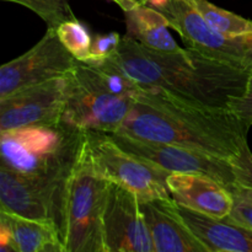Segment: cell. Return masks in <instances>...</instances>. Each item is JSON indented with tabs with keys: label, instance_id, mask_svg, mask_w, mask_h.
Returning a JSON list of instances; mask_svg holds the SVG:
<instances>
[{
	"label": "cell",
	"instance_id": "6da1fadb",
	"mask_svg": "<svg viewBox=\"0 0 252 252\" xmlns=\"http://www.w3.org/2000/svg\"><path fill=\"white\" fill-rule=\"evenodd\" d=\"M249 129L225 108L198 105L160 88H142L116 133L181 145L231 160L248 140Z\"/></svg>",
	"mask_w": 252,
	"mask_h": 252
},
{
	"label": "cell",
	"instance_id": "7a4b0ae2",
	"mask_svg": "<svg viewBox=\"0 0 252 252\" xmlns=\"http://www.w3.org/2000/svg\"><path fill=\"white\" fill-rule=\"evenodd\" d=\"M111 59L142 88H160L189 102L225 110L243 95L252 73L187 47L154 51L127 36Z\"/></svg>",
	"mask_w": 252,
	"mask_h": 252
},
{
	"label": "cell",
	"instance_id": "3957f363",
	"mask_svg": "<svg viewBox=\"0 0 252 252\" xmlns=\"http://www.w3.org/2000/svg\"><path fill=\"white\" fill-rule=\"evenodd\" d=\"M64 79L63 122L86 132L120 130L140 90L111 58L76 61Z\"/></svg>",
	"mask_w": 252,
	"mask_h": 252
},
{
	"label": "cell",
	"instance_id": "277c9868",
	"mask_svg": "<svg viewBox=\"0 0 252 252\" xmlns=\"http://www.w3.org/2000/svg\"><path fill=\"white\" fill-rule=\"evenodd\" d=\"M86 130L62 121L57 126H30L0 132L1 164L31 176L68 179Z\"/></svg>",
	"mask_w": 252,
	"mask_h": 252
},
{
	"label": "cell",
	"instance_id": "5b68a950",
	"mask_svg": "<svg viewBox=\"0 0 252 252\" xmlns=\"http://www.w3.org/2000/svg\"><path fill=\"white\" fill-rule=\"evenodd\" d=\"M108 186L94 167L85 135L66 189L65 252H105L102 216Z\"/></svg>",
	"mask_w": 252,
	"mask_h": 252
},
{
	"label": "cell",
	"instance_id": "8992f818",
	"mask_svg": "<svg viewBox=\"0 0 252 252\" xmlns=\"http://www.w3.org/2000/svg\"><path fill=\"white\" fill-rule=\"evenodd\" d=\"M144 4L164 15L187 48L252 71V34L229 37L219 33L204 20L193 0H145Z\"/></svg>",
	"mask_w": 252,
	"mask_h": 252
},
{
	"label": "cell",
	"instance_id": "52a82bcc",
	"mask_svg": "<svg viewBox=\"0 0 252 252\" xmlns=\"http://www.w3.org/2000/svg\"><path fill=\"white\" fill-rule=\"evenodd\" d=\"M86 147L96 171L107 181L134 192L139 202L171 198L170 172L126 152L108 133L86 132Z\"/></svg>",
	"mask_w": 252,
	"mask_h": 252
},
{
	"label": "cell",
	"instance_id": "ba28073f",
	"mask_svg": "<svg viewBox=\"0 0 252 252\" xmlns=\"http://www.w3.org/2000/svg\"><path fill=\"white\" fill-rule=\"evenodd\" d=\"M69 177L31 176L0 164V209L26 218L54 221L64 241Z\"/></svg>",
	"mask_w": 252,
	"mask_h": 252
},
{
	"label": "cell",
	"instance_id": "9c48e42d",
	"mask_svg": "<svg viewBox=\"0 0 252 252\" xmlns=\"http://www.w3.org/2000/svg\"><path fill=\"white\" fill-rule=\"evenodd\" d=\"M126 152L148 160L170 174H201L221 182L226 187L236 182L230 160L201 150L137 139L120 133H108Z\"/></svg>",
	"mask_w": 252,
	"mask_h": 252
},
{
	"label": "cell",
	"instance_id": "30bf717a",
	"mask_svg": "<svg viewBox=\"0 0 252 252\" xmlns=\"http://www.w3.org/2000/svg\"><path fill=\"white\" fill-rule=\"evenodd\" d=\"M75 63L76 59L63 46L56 29L48 27L44 36L31 49L2 64L0 98L29 86L63 78Z\"/></svg>",
	"mask_w": 252,
	"mask_h": 252
},
{
	"label": "cell",
	"instance_id": "8fae6325",
	"mask_svg": "<svg viewBox=\"0 0 252 252\" xmlns=\"http://www.w3.org/2000/svg\"><path fill=\"white\" fill-rule=\"evenodd\" d=\"M105 252H155L137 194L110 182L102 216Z\"/></svg>",
	"mask_w": 252,
	"mask_h": 252
},
{
	"label": "cell",
	"instance_id": "7c38bea8",
	"mask_svg": "<svg viewBox=\"0 0 252 252\" xmlns=\"http://www.w3.org/2000/svg\"><path fill=\"white\" fill-rule=\"evenodd\" d=\"M65 79L21 89L0 98V132L30 126H57L63 121Z\"/></svg>",
	"mask_w": 252,
	"mask_h": 252
},
{
	"label": "cell",
	"instance_id": "4fadbf2b",
	"mask_svg": "<svg viewBox=\"0 0 252 252\" xmlns=\"http://www.w3.org/2000/svg\"><path fill=\"white\" fill-rule=\"evenodd\" d=\"M155 252H208L177 211L172 198L140 202Z\"/></svg>",
	"mask_w": 252,
	"mask_h": 252
},
{
	"label": "cell",
	"instance_id": "5bb4252c",
	"mask_svg": "<svg viewBox=\"0 0 252 252\" xmlns=\"http://www.w3.org/2000/svg\"><path fill=\"white\" fill-rule=\"evenodd\" d=\"M0 252H65L58 225L0 209Z\"/></svg>",
	"mask_w": 252,
	"mask_h": 252
},
{
	"label": "cell",
	"instance_id": "9a60e30c",
	"mask_svg": "<svg viewBox=\"0 0 252 252\" xmlns=\"http://www.w3.org/2000/svg\"><path fill=\"white\" fill-rule=\"evenodd\" d=\"M167 185L171 198L191 211L223 218L233 208V196L228 187L206 175L170 174Z\"/></svg>",
	"mask_w": 252,
	"mask_h": 252
},
{
	"label": "cell",
	"instance_id": "2e32d148",
	"mask_svg": "<svg viewBox=\"0 0 252 252\" xmlns=\"http://www.w3.org/2000/svg\"><path fill=\"white\" fill-rule=\"evenodd\" d=\"M177 211L208 252H252V230L230 216L216 218L179 204Z\"/></svg>",
	"mask_w": 252,
	"mask_h": 252
},
{
	"label": "cell",
	"instance_id": "e0dca14e",
	"mask_svg": "<svg viewBox=\"0 0 252 252\" xmlns=\"http://www.w3.org/2000/svg\"><path fill=\"white\" fill-rule=\"evenodd\" d=\"M125 14L127 37L154 51L180 52L182 49L170 34L167 20L158 10L140 4Z\"/></svg>",
	"mask_w": 252,
	"mask_h": 252
},
{
	"label": "cell",
	"instance_id": "ac0fdd59",
	"mask_svg": "<svg viewBox=\"0 0 252 252\" xmlns=\"http://www.w3.org/2000/svg\"><path fill=\"white\" fill-rule=\"evenodd\" d=\"M207 22L219 33L229 37L252 34V21L234 12L216 6L208 0H193Z\"/></svg>",
	"mask_w": 252,
	"mask_h": 252
},
{
	"label": "cell",
	"instance_id": "d6986e66",
	"mask_svg": "<svg viewBox=\"0 0 252 252\" xmlns=\"http://www.w3.org/2000/svg\"><path fill=\"white\" fill-rule=\"evenodd\" d=\"M56 31L63 46L76 61L85 62L90 58L94 37L83 22L78 19L68 20L58 25Z\"/></svg>",
	"mask_w": 252,
	"mask_h": 252
},
{
	"label": "cell",
	"instance_id": "ffe728a7",
	"mask_svg": "<svg viewBox=\"0 0 252 252\" xmlns=\"http://www.w3.org/2000/svg\"><path fill=\"white\" fill-rule=\"evenodd\" d=\"M16 2L38 15L49 29H57L58 25L68 20L76 19L68 0H5Z\"/></svg>",
	"mask_w": 252,
	"mask_h": 252
},
{
	"label": "cell",
	"instance_id": "44dd1931",
	"mask_svg": "<svg viewBox=\"0 0 252 252\" xmlns=\"http://www.w3.org/2000/svg\"><path fill=\"white\" fill-rule=\"evenodd\" d=\"M228 189L233 196V208L229 216L252 230V189L238 181Z\"/></svg>",
	"mask_w": 252,
	"mask_h": 252
},
{
	"label": "cell",
	"instance_id": "7402d4cb",
	"mask_svg": "<svg viewBox=\"0 0 252 252\" xmlns=\"http://www.w3.org/2000/svg\"><path fill=\"white\" fill-rule=\"evenodd\" d=\"M122 38L123 37L117 32L95 36L93 38L90 58L88 61H102L115 56L120 49Z\"/></svg>",
	"mask_w": 252,
	"mask_h": 252
},
{
	"label": "cell",
	"instance_id": "603a6c76",
	"mask_svg": "<svg viewBox=\"0 0 252 252\" xmlns=\"http://www.w3.org/2000/svg\"><path fill=\"white\" fill-rule=\"evenodd\" d=\"M236 181L252 189V153L248 140L243 143L238 154L230 160Z\"/></svg>",
	"mask_w": 252,
	"mask_h": 252
},
{
	"label": "cell",
	"instance_id": "cb8c5ba5",
	"mask_svg": "<svg viewBox=\"0 0 252 252\" xmlns=\"http://www.w3.org/2000/svg\"><path fill=\"white\" fill-rule=\"evenodd\" d=\"M229 110L239 118V121L248 129H250L252 126V73L244 94L231 102Z\"/></svg>",
	"mask_w": 252,
	"mask_h": 252
},
{
	"label": "cell",
	"instance_id": "d4e9b609",
	"mask_svg": "<svg viewBox=\"0 0 252 252\" xmlns=\"http://www.w3.org/2000/svg\"><path fill=\"white\" fill-rule=\"evenodd\" d=\"M116 4H118V6H121V9L123 11H129V10L134 9L135 6L140 4H144L145 0H112Z\"/></svg>",
	"mask_w": 252,
	"mask_h": 252
}]
</instances>
